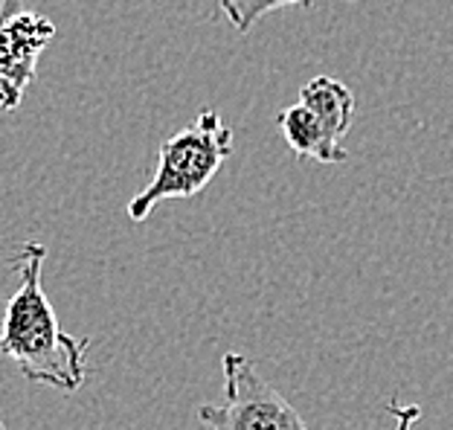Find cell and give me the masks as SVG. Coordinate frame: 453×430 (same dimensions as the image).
<instances>
[{
    "instance_id": "obj_1",
    "label": "cell",
    "mask_w": 453,
    "mask_h": 430,
    "mask_svg": "<svg viewBox=\"0 0 453 430\" xmlns=\"http://www.w3.org/2000/svg\"><path fill=\"white\" fill-rule=\"evenodd\" d=\"M47 248L27 242L18 253V291L9 296L0 323V355L18 364L27 381L53 387L58 393H76L88 378L85 355L90 341L67 334L50 296L41 288V265Z\"/></svg>"
},
{
    "instance_id": "obj_2",
    "label": "cell",
    "mask_w": 453,
    "mask_h": 430,
    "mask_svg": "<svg viewBox=\"0 0 453 430\" xmlns=\"http://www.w3.org/2000/svg\"><path fill=\"white\" fill-rule=\"evenodd\" d=\"M233 155V128L219 111H201L189 128L157 146V172L140 196L128 201V219L146 221L160 201L192 198L210 187L221 163Z\"/></svg>"
},
{
    "instance_id": "obj_3",
    "label": "cell",
    "mask_w": 453,
    "mask_h": 430,
    "mask_svg": "<svg viewBox=\"0 0 453 430\" xmlns=\"http://www.w3.org/2000/svg\"><path fill=\"white\" fill-rule=\"evenodd\" d=\"M224 398L198 407L201 430H308L288 398L239 352L221 357Z\"/></svg>"
},
{
    "instance_id": "obj_4",
    "label": "cell",
    "mask_w": 453,
    "mask_h": 430,
    "mask_svg": "<svg viewBox=\"0 0 453 430\" xmlns=\"http://www.w3.org/2000/svg\"><path fill=\"white\" fill-rule=\"evenodd\" d=\"M53 33V24L27 12L20 0H0V73L27 88L35 79L38 56Z\"/></svg>"
},
{
    "instance_id": "obj_5",
    "label": "cell",
    "mask_w": 453,
    "mask_h": 430,
    "mask_svg": "<svg viewBox=\"0 0 453 430\" xmlns=\"http://www.w3.org/2000/svg\"><path fill=\"white\" fill-rule=\"evenodd\" d=\"M276 126H280L294 155L311 157L320 163H346L349 160V151L343 149V142H337L332 134H328L323 122L317 119L305 105H300V102L280 111V114H276Z\"/></svg>"
},
{
    "instance_id": "obj_6",
    "label": "cell",
    "mask_w": 453,
    "mask_h": 430,
    "mask_svg": "<svg viewBox=\"0 0 453 430\" xmlns=\"http://www.w3.org/2000/svg\"><path fill=\"white\" fill-rule=\"evenodd\" d=\"M300 105L311 111L337 142H343V137L349 134L357 108L352 90L332 76H317L311 81H305L300 90Z\"/></svg>"
},
{
    "instance_id": "obj_7",
    "label": "cell",
    "mask_w": 453,
    "mask_h": 430,
    "mask_svg": "<svg viewBox=\"0 0 453 430\" xmlns=\"http://www.w3.org/2000/svg\"><path fill=\"white\" fill-rule=\"evenodd\" d=\"M311 4L314 0H219L221 12L239 33H250L267 12H276L282 6H311Z\"/></svg>"
},
{
    "instance_id": "obj_8",
    "label": "cell",
    "mask_w": 453,
    "mask_h": 430,
    "mask_svg": "<svg viewBox=\"0 0 453 430\" xmlns=\"http://www.w3.org/2000/svg\"><path fill=\"white\" fill-rule=\"evenodd\" d=\"M387 413L395 418V430H413V425L421 418V407L418 404H401L398 398L387 404Z\"/></svg>"
},
{
    "instance_id": "obj_9",
    "label": "cell",
    "mask_w": 453,
    "mask_h": 430,
    "mask_svg": "<svg viewBox=\"0 0 453 430\" xmlns=\"http://www.w3.org/2000/svg\"><path fill=\"white\" fill-rule=\"evenodd\" d=\"M20 96H24V88L0 73V117L9 114V111H15L20 105Z\"/></svg>"
},
{
    "instance_id": "obj_10",
    "label": "cell",
    "mask_w": 453,
    "mask_h": 430,
    "mask_svg": "<svg viewBox=\"0 0 453 430\" xmlns=\"http://www.w3.org/2000/svg\"><path fill=\"white\" fill-rule=\"evenodd\" d=\"M0 430H6V425H4V418H0Z\"/></svg>"
}]
</instances>
